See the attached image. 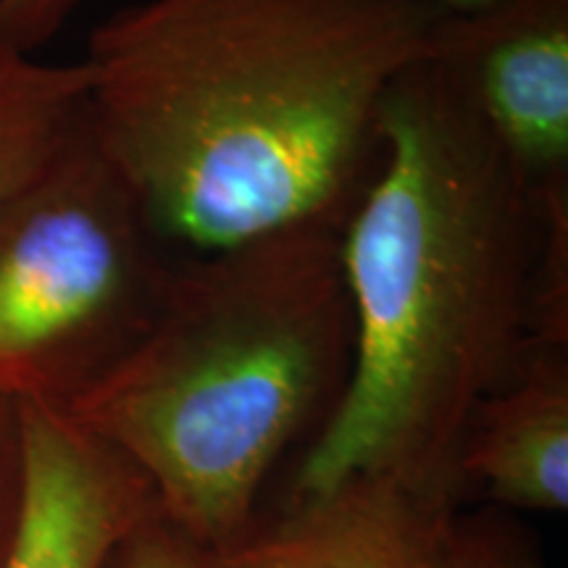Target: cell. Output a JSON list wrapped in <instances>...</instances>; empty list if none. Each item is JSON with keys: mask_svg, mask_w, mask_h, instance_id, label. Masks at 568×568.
<instances>
[{"mask_svg": "<svg viewBox=\"0 0 568 568\" xmlns=\"http://www.w3.org/2000/svg\"><path fill=\"white\" fill-rule=\"evenodd\" d=\"M408 0H140L90 32L88 124L163 243L345 219L393 84L437 19Z\"/></svg>", "mask_w": 568, "mask_h": 568, "instance_id": "cell-1", "label": "cell"}, {"mask_svg": "<svg viewBox=\"0 0 568 568\" xmlns=\"http://www.w3.org/2000/svg\"><path fill=\"white\" fill-rule=\"evenodd\" d=\"M382 140L339 230L351 374L305 447L293 497L389 477L460 500L466 426L535 347L539 205L432 63L393 84Z\"/></svg>", "mask_w": 568, "mask_h": 568, "instance_id": "cell-2", "label": "cell"}, {"mask_svg": "<svg viewBox=\"0 0 568 568\" xmlns=\"http://www.w3.org/2000/svg\"><path fill=\"white\" fill-rule=\"evenodd\" d=\"M351 361L339 226L303 224L174 258L151 326L67 410L211 556L251 527L284 453L318 435Z\"/></svg>", "mask_w": 568, "mask_h": 568, "instance_id": "cell-3", "label": "cell"}, {"mask_svg": "<svg viewBox=\"0 0 568 568\" xmlns=\"http://www.w3.org/2000/svg\"><path fill=\"white\" fill-rule=\"evenodd\" d=\"M88 124L0 205V393L67 408L153 322L174 258Z\"/></svg>", "mask_w": 568, "mask_h": 568, "instance_id": "cell-4", "label": "cell"}, {"mask_svg": "<svg viewBox=\"0 0 568 568\" xmlns=\"http://www.w3.org/2000/svg\"><path fill=\"white\" fill-rule=\"evenodd\" d=\"M424 61L456 88L535 197L568 187V0L439 11Z\"/></svg>", "mask_w": 568, "mask_h": 568, "instance_id": "cell-5", "label": "cell"}, {"mask_svg": "<svg viewBox=\"0 0 568 568\" xmlns=\"http://www.w3.org/2000/svg\"><path fill=\"white\" fill-rule=\"evenodd\" d=\"M24 497L3 568H105L159 510L151 481L67 408L21 403Z\"/></svg>", "mask_w": 568, "mask_h": 568, "instance_id": "cell-6", "label": "cell"}, {"mask_svg": "<svg viewBox=\"0 0 568 568\" xmlns=\"http://www.w3.org/2000/svg\"><path fill=\"white\" fill-rule=\"evenodd\" d=\"M458 500L389 477L290 497L282 521L247 527L211 568H435Z\"/></svg>", "mask_w": 568, "mask_h": 568, "instance_id": "cell-7", "label": "cell"}, {"mask_svg": "<svg viewBox=\"0 0 568 568\" xmlns=\"http://www.w3.org/2000/svg\"><path fill=\"white\" fill-rule=\"evenodd\" d=\"M458 477L495 506L568 508V347L535 345L479 403L458 453Z\"/></svg>", "mask_w": 568, "mask_h": 568, "instance_id": "cell-8", "label": "cell"}, {"mask_svg": "<svg viewBox=\"0 0 568 568\" xmlns=\"http://www.w3.org/2000/svg\"><path fill=\"white\" fill-rule=\"evenodd\" d=\"M88 109L77 63H45L0 42V205L51 163Z\"/></svg>", "mask_w": 568, "mask_h": 568, "instance_id": "cell-9", "label": "cell"}, {"mask_svg": "<svg viewBox=\"0 0 568 568\" xmlns=\"http://www.w3.org/2000/svg\"><path fill=\"white\" fill-rule=\"evenodd\" d=\"M539 243L531 280V339L568 347V187L537 197Z\"/></svg>", "mask_w": 568, "mask_h": 568, "instance_id": "cell-10", "label": "cell"}, {"mask_svg": "<svg viewBox=\"0 0 568 568\" xmlns=\"http://www.w3.org/2000/svg\"><path fill=\"white\" fill-rule=\"evenodd\" d=\"M435 568H550L527 531L500 514L453 516Z\"/></svg>", "mask_w": 568, "mask_h": 568, "instance_id": "cell-11", "label": "cell"}, {"mask_svg": "<svg viewBox=\"0 0 568 568\" xmlns=\"http://www.w3.org/2000/svg\"><path fill=\"white\" fill-rule=\"evenodd\" d=\"M24 497V422L17 397L0 393V568L19 529Z\"/></svg>", "mask_w": 568, "mask_h": 568, "instance_id": "cell-12", "label": "cell"}, {"mask_svg": "<svg viewBox=\"0 0 568 568\" xmlns=\"http://www.w3.org/2000/svg\"><path fill=\"white\" fill-rule=\"evenodd\" d=\"M105 568H211L209 552L184 539L161 510L148 516L130 537L119 545Z\"/></svg>", "mask_w": 568, "mask_h": 568, "instance_id": "cell-13", "label": "cell"}, {"mask_svg": "<svg viewBox=\"0 0 568 568\" xmlns=\"http://www.w3.org/2000/svg\"><path fill=\"white\" fill-rule=\"evenodd\" d=\"M82 0H0V42L34 55L59 38Z\"/></svg>", "mask_w": 568, "mask_h": 568, "instance_id": "cell-14", "label": "cell"}, {"mask_svg": "<svg viewBox=\"0 0 568 568\" xmlns=\"http://www.w3.org/2000/svg\"><path fill=\"white\" fill-rule=\"evenodd\" d=\"M408 3L429 6V9L443 11V13H460V11L479 9V6L489 3V0H408Z\"/></svg>", "mask_w": 568, "mask_h": 568, "instance_id": "cell-15", "label": "cell"}]
</instances>
